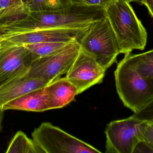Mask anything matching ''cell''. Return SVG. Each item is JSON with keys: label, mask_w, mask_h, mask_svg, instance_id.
Returning a JSON list of instances; mask_svg holds the SVG:
<instances>
[{"label": "cell", "mask_w": 153, "mask_h": 153, "mask_svg": "<svg viewBox=\"0 0 153 153\" xmlns=\"http://www.w3.org/2000/svg\"><path fill=\"white\" fill-rule=\"evenodd\" d=\"M138 68L142 73L153 78V49L136 54Z\"/></svg>", "instance_id": "ac0fdd59"}, {"label": "cell", "mask_w": 153, "mask_h": 153, "mask_svg": "<svg viewBox=\"0 0 153 153\" xmlns=\"http://www.w3.org/2000/svg\"><path fill=\"white\" fill-rule=\"evenodd\" d=\"M88 29L46 28L17 33H1L0 35V46L79 41Z\"/></svg>", "instance_id": "ba28073f"}, {"label": "cell", "mask_w": 153, "mask_h": 153, "mask_svg": "<svg viewBox=\"0 0 153 153\" xmlns=\"http://www.w3.org/2000/svg\"><path fill=\"white\" fill-rule=\"evenodd\" d=\"M70 43L71 42H43L27 44L23 46L32 52L38 58H39L56 53L63 49Z\"/></svg>", "instance_id": "e0dca14e"}, {"label": "cell", "mask_w": 153, "mask_h": 153, "mask_svg": "<svg viewBox=\"0 0 153 153\" xmlns=\"http://www.w3.org/2000/svg\"><path fill=\"white\" fill-rule=\"evenodd\" d=\"M49 110L61 108L78 95L76 87L66 77L59 78L45 87Z\"/></svg>", "instance_id": "7c38bea8"}, {"label": "cell", "mask_w": 153, "mask_h": 153, "mask_svg": "<svg viewBox=\"0 0 153 153\" xmlns=\"http://www.w3.org/2000/svg\"><path fill=\"white\" fill-rule=\"evenodd\" d=\"M81 48L106 71L120 54L116 35L105 16L93 23L79 40Z\"/></svg>", "instance_id": "277c9868"}, {"label": "cell", "mask_w": 153, "mask_h": 153, "mask_svg": "<svg viewBox=\"0 0 153 153\" xmlns=\"http://www.w3.org/2000/svg\"><path fill=\"white\" fill-rule=\"evenodd\" d=\"M148 123L134 115L111 122L107 125L105 131V152L134 153L137 146L143 141V135Z\"/></svg>", "instance_id": "8992f818"}, {"label": "cell", "mask_w": 153, "mask_h": 153, "mask_svg": "<svg viewBox=\"0 0 153 153\" xmlns=\"http://www.w3.org/2000/svg\"><path fill=\"white\" fill-rule=\"evenodd\" d=\"M29 13L22 0H0V23L21 19Z\"/></svg>", "instance_id": "5bb4252c"}, {"label": "cell", "mask_w": 153, "mask_h": 153, "mask_svg": "<svg viewBox=\"0 0 153 153\" xmlns=\"http://www.w3.org/2000/svg\"><path fill=\"white\" fill-rule=\"evenodd\" d=\"M6 153H42L33 139L29 138L25 133L19 131L10 142Z\"/></svg>", "instance_id": "2e32d148"}, {"label": "cell", "mask_w": 153, "mask_h": 153, "mask_svg": "<svg viewBox=\"0 0 153 153\" xmlns=\"http://www.w3.org/2000/svg\"><path fill=\"white\" fill-rule=\"evenodd\" d=\"M149 122V123H150V124H151V125H152V126L153 127V122Z\"/></svg>", "instance_id": "484cf974"}, {"label": "cell", "mask_w": 153, "mask_h": 153, "mask_svg": "<svg viewBox=\"0 0 153 153\" xmlns=\"http://www.w3.org/2000/svg\"><path fill=\"white\" fill-rule=\"evenodd\" d=\"M137 152L153 153V148L146 142L142 141L137 146L134 152V153Z\"/></svg>", "instance_id": "7402d4cb"}, {"label": "cell", "mask_w": 153, "mask_h": 153, "mask_svg": "<svg viewBox=\"0 0 153 153\" xmlns=\"http://www.w3.org/2000/svg\"><path fill=\"white\" fill-rule=\"evenodd\" d=\"M29 12H52L67 9L73 5L71 0H22Z\"/></svg>", "instance_id": "9a60e30c"}, {"label": "cell", "mask_w": 153, "mask_h": 153, "mask_svg": "<svg viewBox=\"0 0 153 153\" xmlns=\"http://www.w3.org/2000/svg\"><path fill=\"white\" fill-rule=\"evenodd\" d=\"M105 72L89 54L81 49L65 77L76 87L79 94L102 82Z\"/></svg>", "instance_id": "30bf717a"}, {"label": "cell", "mask_w": 153, "mask_h": 153, "mask_svg": "<svg viewBox=\"0 0 153 153\" xmlns=\"http://www.w3.org/2000/svg\"><path fill=\"white\" fill-rule=\"evenodd\" d=\"M48 84L42 79L26 75L16 78L0 87V106Z\"/></svg>", "instance_id": "8fae6325"}, {"label": "cell", "mask_w": 153, "mask_h": 153, "mask_svg": "<svg viewBox=\"0 0 153 153\" xmlns=\"http://www.w3.org/2000/svg\"><path fill=\"white\" fill-rule=\"evenodd\" d=\"M81 49L78 41H72L56 53L36 59L25 75L42 79L49 84L63 75L66 74Z\"/></svg>", "instance_id": "52a82bcc"}, {"label": "cell", "mask_w": 153, "mask_h": 153, "mask_svg": "<svg viewBox=\"0 0 153 153\" xmlns=\"http://www.w3.org/2000/svg\"><path fill=\"white\" fill-rule=\"evenodd\" d=\"M42 153H101L87 143L51 123H42L31 134Z\"/></svg>", "instance_id": "5b68a950"}, {"label": "cell", "mask_w": 153, "mask_h": 153, "mask_svg": "<svg viewBox=\"0 0 153 153\" xmlns=\"http://www.w3.org/2000/svg\"><path fill=\"white\" fill-rule=\"evenodd\" d=\"M130 2H136L140 3L142 4H143L145 0H126Z\"/></svg>", "instance_id": "d4e9b609"}, {"label": "cell", "mask_w": 153, "mask_h": 153, "mask_svg": "<svg viewBox=\"0 0 153 153\" xmlns=\"http://www.w3.org/2000/svg\"><path fill=\"white\" fill-rule=\"evenodd\" d=\"M4 111L2 108L0 106V132L2 128V124L3 120L4 118Z\"/></svg>", "instance_id": "cb8c5ba5"}, {"label": "cell", "mask_w": 153, "mask_h": 153, "mask_svg": "<svg viewBox=\"0 0 153 153\" xmlns=\"http://www.w3.org/2000/svg\"><path fill=\"white\" fill-rule=\"evenodd\" d=\"M1 34V29H0V35Z\"/></svg>", "instance_id": "4316f807"}, {"label": "cell", "mask_w": 153, "mask_h": 153, "mask_svg": "<svg viewBox=\"0 0 153 153\" xmlns=\"http://www.w3.org/2000/svg\"><path fill=\"white\" fill-rule=\"evenodd\" d=\"M148 122V125L143 135V141L146 142L153 148V127Z\"/></svg>", "instance_id": "44dd1931"}, {"label": "cell", "mask_w": 153, "mask_h": 153, "mask_svg": "<svg viewBox=\"0 0 153 153\" xmlns=\"http://www.w3.org/2000/svg\"><path fill=\"white\" fill-rule=\"evenodd\" d=\"M45 87L30 92L8 102L2 107L3 110L4 111L14 110L33 112L49 110Z\"/></svg>", "instance_id": "4fadbf2b"}, {"label": "cell", "mask_w": 153, "mask_h": 153, "mask_svg": "<svg viewBox=\"0 0 153 153\" xmlns=\"http://www.w3.org/2000/svg\"><path fill=\"white\" fill-rule=\"evenodd\" d=\"M143 4L147 7L149 13L153 18V0H145Z\"/></svg>", "instance_id": "603a6c76"}, {"label": "cell", "mask_w": 153, "mask_h": 153, "mask_svg": "<svg viewBox=\"0 0 153 153\" xmlns=\"http://www.w3.org/2000/svg\"><path fill=\"white\" fill-rule=\"evenodd\" d=\"M116 0H71L72 4L78 6L100 7L105 9L106 7Z\"/></svg>", "instance_id": "d6986e66"}, {"label": "cell", "mask_w": 153, "mask_h": 153, "mask_svg": "<svg viewBox=\"0 0 153 153\" xmlns=\"http://www.w3.org/2000/svg\"><path fill=\"white\" fill-rule=\"evenodd\" d=\"M104 10L116 35L120 54H127L134 49H145L147 32L129 2L116 0Z\"/></svg>", "instance_id": "3957f363"}, {"label": "cell", "mask_w": 153, "mask_h": 153, "mask_svg": "<svg viewBox=\"0 0 153 153\" xmlns=\"http://www.w3.org/2000/svg\"><path fill=\"white\" fill-rule=\"evenodd\" d=\"M117 92L124 106L138 113L153 101V78L142 73L136 54L125 55L114 72Z\"/></svg>", "instance_id": "7a4b0ae2"}, {"label": "cell", "mask_w": 153, "mask_h": 153, "mask_svg": "<svg viewBox=\"0 0 153 153\" xmlns=\"http://www.w3.org/2000/svg\"><path fill=\"white\" fill-rule=\"evenodd\" d=\"M37 58L23 46H0V87L27 75Z\"/></svg>", "instance_id": "9c48e42d"}, {"label": "cell", "mask_w": 153, "mask_h": 153, "mask_svg": "<svg viewBox=\"0 0 153 153\" xmlns=\"http://www.w3.org/2000/svg\"><path fill=\"white\" fill-rule=\"evenodd\" d=\"M134 116L141 120L153 122V101Z\"/></svg>", "instance_id": "ffe728a7"}, {"label": "cell", "mask_w": 153, "mask_h": 153, "mask_svg": "<svg viewBox=\"0 0 153 153\" xmlns=\"http://www.w3.org/2000/svg\"><path fill=\"white\" fill-rule=\"evenodd\" d=\"M105 16L98 7L71 6L61 10L30 12L21 19L0 23L1 33H17L46 28L87 29Z\"/></svg>", "instance_id": "6da1fadb"}]
</instances>
